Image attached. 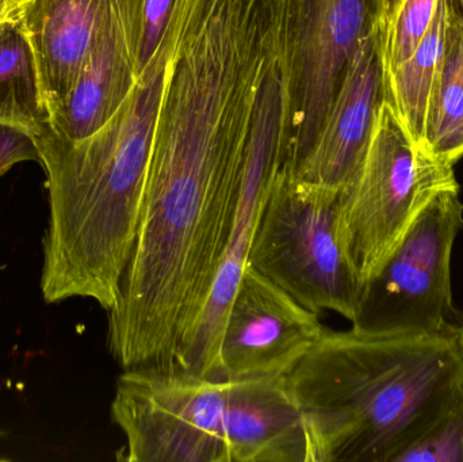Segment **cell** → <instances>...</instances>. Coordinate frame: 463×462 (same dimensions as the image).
Wrapping results in <instances>:
<instances>
[{"label": "cell", "mask_w": 463, "mask_h": 462, "mask_svg": "<svg viewBox=\"0 0 463 462\" xmlns=\"http://www.w3.org/2000/svg\"><path fill=\"white\" fill-rule=\"evenodd\" d=\"M312 462H393L463 392L458 330H324L285 377Z\"/></svg>", "instance_id": "cell-3"}, {"label": "cell", "mask_w": 463, "mask_h": 462, "mask_svg": "<svg viewBox=\"0 0 463 462\" xmlns=\"http://www.w3.org/2000/svg\"><path fill=\"white\" fill-rule=\"evenodd\" d=\"M462 230L459 187L442 190L364 287L353 325L405 335L458 330L462 322L454 306L451 255Z\"/></svg>", "instance_id": "cell-8"}, {"label": "cell", "mask_w": 463, "mask_h": 462, "mask_svg": "<svg viewBox=\"0 0 463 462\" xmlns=\"http://www.w3.org/2000/svg\"><path fill=\"white\" fill-rule=\"evenodd\" d=\"M393 462H463V392Z\"/></svg>", "instance_id": "cell-19"}, {"label": "cell", "mask_w": 463, "mask_h": 462, "mask_svg": "<svg viewBox=\"0 0 463 462\" xmlns=\"http://www.w3.org/2000/svg\"><path fill=\"white\" fill-rule=\"evenodd\" d=\"M290 116L288 167L317 135L359 43L377 29L381 0H272Z\"/></svg>", "instance_id": "cell-7"}, {"label": "cell", "mask_w": 463, "mask_h": 462, "mask_svg": "<svg viewBox=\"0 0 463 462\" xmlns=\"http://www.w3.org/2000/svg\"><path fill=\"white\" fill-rule=\"evenodd\" d=\"M27 0H3V19L10 16L16 8L21 7Z\"/></svg>", "instance_id": "cell-23"}, {"label": "cell", "mask_w": 463, "mask_h": 462, "mask_svg": "<svg viewBox=\"0 0 463 462\" xmlns=\"http://www.w3.org/2000/svg\"><path fill=\"white\" fill-rule=\"evenodd\" d=\"M424 149L453 167L463 157V22L449 11L445 46L430 95Z\"/></svg>", "instance_id": "cell-15"}, {"label": "cell", "mask_w": 463, "mask_h": 462, "mask_svg": "<svg viewBox=\"0 0 463 462\" xmlns=\"http://www.w3.org/2000/svg\"><path fill=\"white\" fill-rule=\"evenodd\" d=\"M439 0H381L377 35L383 73L410 59L431 26Z\"/></svg>", "instance_id": "cell-18"}, {"label": "cell", "mask_w": 463, "mask_h": 462, "mask_svg": "<svg viewBox=\"0 0 463 462\" xmlns=\"http://www.w3.org/2000/svg\"><path fill=\"white\" fill-rule=\"evenodd\" d=\"M318 315L247 266L220 342V377H286L317 344Z\"/></svg>", "instance_id": "cell-10"}, {"label": "cell", "mask_w": 463, "mask_h": 462, "mask_svg": "<svg viewBox=\"0 0 463 462\" xmlns=\"http://www.w3.org/2000/svg\"><path fill=\"white\" fill-rule=\"evenodd\" d=\"M288 91L275 48L256 95L241 187L227 251L208 306L179 354V368L184 371L222 379L220 342L228 309L248 266V252L269 190L279 171L288 165Z\"/></svg>", "instance_id": "cell-9"}, {"label": "cell", "mask_w": 463, "mask_h": 462, "mask_svg": "<svg viewBox=\"0 0 463 462\" xmlns=\"http://www.w3.org/2000/svg\"><path fill=\"white\" fill-rule=\"evenodd\" d=\"M114 0H27L15 18L32 46L43 106L51 119L67 99L102 35Z\"/></svg>", "instance_id": "cell-13"}, {"label": "cell", "mask_w": 463, "mask_h": 462, "mask_svg": "<svg viewBox=\"0 0 463 462\" xmlns=\"http://www.w3.org/2000/svg\"><path fill=\"white\" fill-rule=\"evenodd\" d=\"M140 2L114 0L110 19L84 62L52 133L76 143L99 130L119 110L140 78Z\"/></svg>", "instance_id": "cell-12"}, {"label": "cell", "mask_w": 463, "mask_h": 462, "mask_svg": "<svg viewBox=\"0 0 463 462\" xmlns=\"http://www.w3.org/2000/svg\"><path fill=\"white\" fill-rule=\"evenodd\" d=\"M448 29V5L439 0L429 32L410 59L385 75V100L393 106L419 148L424 149L430 95L439 67ZM426 151V149H424Z\"/></svg>", "instance_id": "cell-16"}, {"label": "cell", "mask_w": 463, "mask_h": 462, "mask_svg": "<svg viewBox=\"0 0 463 462\" xmlns=\"http://www.w3.org/2000/svg\"><path fill=\"white\" fill-rule=\"evenodd\" d=\"M176 0H141L140 2V72L151 61L165 41L173 18Z\"/></svg>", "instance_id": "cell-20"}, {"label": "cell", "mask_w": 463, "mask_h": 462, "mask_svg": "<svg viewBox=\"0 0 463 462\" xmlns=\"http://www.w3.org/2000/svg\"><path fill=\"white\" fill-rule=\"evenodd\" d=\"M0 124L33 137L49 127L34 54L15 18L0 22Z\"/></svg>", "instance_id": "cell-17"}, {"label": "cell", "mask_w": 463, "mask_h": 462, "mask_svg": "<svg viewBox=\"0 0 463 462\" xmlns=\"http://www.w3.org/2000/svg\"><path fill=\"white\" fill-rule=\"evenodd\" d=\"M175 41L171 18L162 46L119 110L70 143L45 127L35 136L46 174L49 220L41 290L49 304L73 297L116 304L140 222L155 125Z\"/></svg>", "instance_id": "cell-2"}, {"label": "cell", "mask_w": 463, "mask_h": 462, "mask_svg": "<svg viewBox=\"0 0 463 462\" xmlns=\"http://www.w3.org/2000/svg\"><path fill=\"white\" fill-rule=\"evenodd\" d=\"M451 187H459L453 165L419 148L385 100L364 167L342 194L337 222L345 259L364 289L427 203Z\"/></svg>", "instance_id": "cell-5"}, {"label": "cell", "mask_w": 463, "mask_h": 462, "mask_svg": "<svg viewBox=\"0 0 463 462\" xmlns=\"http://www.w3.org/2000/svg\"><path fill=\"white\" fill-rule=\"evenodd\" d=\"M3 21V0H0V22Z\"/></svg>", "instance_id": "cell-25"}, {"label": "cell", "mask_w": 463, "mask_h": 462, "mask_svg": "<svg viewBox=\"0 0 463 462\" xmlns=\"http://www.w3.org/2000/svg\"><path fill=\"white\" fill-rule=\"evenodd\" d=\"M340 200L342 193L302 184L285 165L264 203L248 266L309 311L353 323L364 288L340 243Z\"/></svg>", "instance_id": "cell-4"}, {"label": "cell", "mask_w": 463, "mask_h": 462, "mask_svg": "<svg viewBox=\"0 0 463 462\" xmlns=\"http://www.w3.org/2000/svg\"><path fill=\"white\" fill-rule=\"evenodd\" d=\"M24 162L40 163L34 137L21 127L0 124V176Z\"/></svg>", "instance_id": "cell-21"}, {"label": "cell", "mask_w": 463, "mask_h": 462, "mask_svg": "<svg viewBox=\"0 0 463 462\" xmlns=\"http://www.w3.org/2000/svg\"><path fill=\"white\" fill-rule=\"evenodd\" d=\"M459 335H461V344L463 350V322L461 323V325H459Z\"/></svg>", "instance_id": "cell-24"}, {"label": "cell", "mask_w": 463, "mask_h": 462, "mask_svg": "<svg viewBox=\"0 0 463 462\" xmlns=\"http://www.w3.org/2000/svg\"><path fill=\"white\" fill-rule=\"evenodd\" d=\"M227 444L230 462H312L285 377L228 380Z\"/></svg>", "instance_id": "cell-14"}, {"label": "cell", "mask_w": 463, "mask_h": 462, "mask_svg": "<svg viewBox=\"0 0 463 462\" xmlns=\"http://www.w3.org/2000/svg\"><path fill=\"white\" fill-rule=\"evenodd\" d=\"M449 14L463 22V0H446Z\"/></svg>", "instance_id": "cell-22"}, {"label": "cell", "mask_w": 463, "mask_h": 462, "mask_svg": "<svg viewBox=\"0 0 463 462\" xmlns=\"http://www.w3.org/2000/svg\"><path fill=\"white\" fill-rule=\"evenodd\" d=\"M228 380L184 369H128L111 420L125 437L119 460L230 462Z\"/></svg>", "instance_id": "cell-6"}, {"label": "cell", "mask_w": 463, "mask_h": 462, "mask_svg": "<svg viewBox=\"0 0 463 462\" xmlns=\"http://www.w3.org/2000/svg\"><path fill=\"white\" fill-rule=\"evenodd\" d=\"M385 102V73L377 29L364 38L345 71L336 97L294 178L345 193L358 178Z\"/></svg>", "instance_id": "cell-11"}, {"label": "cell", "mask_w": 463, "mask_h": 462, "mask_svg": "<svg viewBox=\"0 0 463 462\" xmlns=\"http://www.w3.org/2000/svg\"><path fill=\"white\" fill-rule=\"evenodd\" d=\"M269 49L244 27L192 18L176 32L132 258L108 312L128 369L179 368L233 228Z\"/></svg>", "instance_id": "cell-1"}]
</instances>
